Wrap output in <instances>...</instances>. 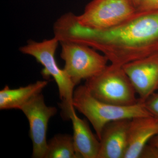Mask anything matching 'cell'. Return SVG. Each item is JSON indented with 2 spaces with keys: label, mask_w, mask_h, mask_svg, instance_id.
<instances>
[{
  "label": "cell",
  "mask_w": 158,
  "mask_h": 158,
  "mask_svg": "<svg viewBox=\"0 0 158 158\" xmlns=\"http://www.w3.org/2000/svg\"><path fill=\"white\" fill-rule=\"evenodd\" d=\"M62 41L85 44L100 51L111 64L123 65L158 53V9L138 10L113 27H83L72 15L62 23Z\"/></svg>",
  "instance_id": "1"
},
{
  "label": "cell",
  "mask_w": 158,
  "mask_h": 158,
  "mask_svg": "<svg viewBox=\"0 0 158 158\" xmlns=\"http://www.w3.org/2000/svg\"><path fill=\"white\" fill-rule=\"evenodd\" d=\"M73 104L75 109L90 122L99 140L104 128L111 122L152 116L144 106V103L140 101L130 106L107 103L92 96L85 85L79 86L74 90Z\"/></svg>",
  "instance_id": "2"
},
{
  "label": "cell",
  "mask_w": 158,
  "mask_h": 158,
  "mask_svg": "<svg viewBox=\"0 0 158 158\" xmlns=\"http://www.w3.org/2000/svg\"><path fill=\"white\" fill-rule=\"evenodd\" d=\"M59 43L58 40L54 37L41 42L30 40L19 50L23 54L34 57L44 66V76L53 78L59 88L62 118L69 119L70 113L75 109L73 100L76 85L64 69L59 68L57 64L55 55Z\"/></svg>",
  "instance_id": "3"
},
{
  "label": "cell",
  "mask_w": 158,
  "mask_h": 158,
  "mask_svg": "<svg viewBox=\"0 0 158 158\" xmlns=\"http://www.w3.org/2000/svg\"><path fill=\"white\" fill-rule=\"evenodd\" d=\"M85 85L92 96L107 103L130 106L139 101L131 80L120 65H107L98 74L86 80Z\"/></svg>",
  "instance_id": "4"
},
{
  "label": "cell",
  "mask_w": 158,
  "mask_h": 158,
  "mask_svg": "<svg viewBox=\"0 0 158 158\" xmlns=\"http://www.w3.org/2000/svg\"><path fill=\"white\" fill-rule=\"evenodd\" d=\"M60 44V56L65 62L63 69L76 85L98 74L108 65L107 58L90 47L74 42Z\"/></svg>",
  "instance_id": "5"
},
{
  "label": "cell",
  "mask_w": 158,
  "mask_h": 158,
  "mask_svg": "<svg viewBox=\"0 0 158 158\" xmlns=\"http://www.w3.org/2000/svg\"><path fill=\"white\" fill-rule=\"evenodd\" d=\"M136 11L132 0H92L77 19L83 27L104 30L117 25Z\"/></svg>",
  "instance_id": "6"
},
{
  "label": "cell",
  "mask_w": 158,
  "mask_h": 158,
  "mask_svg": "<svg viewBox=\"0 0 158 158\" xmlns=\"http://www.w3.org/2000/svg\"><path fill=\"white\" fill-rule=\"evenodd\" d=\"M20 110L29 123L30 136L33 143L32 157L45 158L48 122L51 117L56 114V108L47 106L44 97L40 93L24 105Z\"/></svg>",
  "instance_id": "7"
},
{
  "label": "cell",
  "mask_w": 158,
  "mask_h": 158,
  "mask_svg": "<svg viewBox=\"0 0 158 158\" xmlns=\"http://www.w3.org/2000/svg\"><path fill=\"white\" fill-rule=\"evenodd\" d=\"M123 68L144 102L158 90V53L130 62Z\"/></svg>",
  "instance_id": "8"
},
{
  "label": "cell",
  "mask_w": 158,
  "mask_h": 158,
  "mask_svg": "<svg viewBox=\"0 0 158 158\" xmlns=\"http://www.w3.org/2000/svg\"><path fill=\"white\" fill-rule=\"evenodd\" d=\"M131 119L115 120L104 128L98 158H124L127 148Z\"/></svg>",
  "instance_id": "9"
},
{
  "label": "cell",
  "mask_w": 158,
  "mask_h": 158,
  "mask_svg": "<svg viewBox=\"0 0 158 158\" xmlns=\"http://www.w3.org/2000/svg\"><path fill=\"white\" fill-rule=\"evenodd\" d=\"M158 134V120L154 116H139L131 119L124 158H139L144 146Z\"/></svg>",
  "instance_id": "10"
},
{
  "label": "cell",
  "mask_w": 158,
  "mask_h": 158,
  "mask_svg": "<svg viewBox=\"0 0 158 158\" xmlns=\"http://www.w3.org/2000/svg\"><path fill=\"white\" fill-rule=\"evenodd\" d=\"M73 109L69 119L72 123L74 144L80 158H98L100 142L94 135L88 122L79 118Z\"/></svg>",
  "instance_id": "11"
},
{
  "label": "cell",
  "mask_w": 158,
  "mask_h": 158,
  "mask_svg": "<svg viewBox=\"0 0 158 158\" xmlns=\"http://www.w3.org/2000/svg\"><path fill=\"white\" fill-rule=\"evenodd\" d=\"M48 84L47 81H37L16 89H11L6 85L0 91V109L20 110L31 99L41 93Z\"/></svg>",
  "instance_id": "12"
},
{
  "label": "cell",
  "mask_w": 158,
  "mask_h": 158,
  "mask_svg": "<svg viewBox=\"0 0 158 158\" xmlns=\"http://www.w3.org/2000/svg\"><path fill=\"white\" fill-rule=\"evenodd\" d=\"M45 158H80L77 153L72 136L59 134L48 142Z\"/></svg>",
  "instance_id": "13"
},
{
  "label": "cell",
  "mask_w": 158,
  "mask_h": 158,
  "mask_svg": "<svg viewBox=\"0 0 158 158\" xmlns=\"http://www.w3.org/2000/svg\"><path fill=\"white\" fill-rule=\"evenodd\" d=\"M143 103L148 111L158 120V92L152 94Z\"/></svg>",
  "instance_id": "14"
},
{
  "label": "cell",
  "mask_w": 158,
  "mask_h": 158,
  "mask_svg": "<svg viewBox=\"0 0 158 158\" xmlns=\"http://www.w3.org/2000/svg\"><path fill=\"white\" fill-rule=\"evenodd\" d=\"M139 158H158V148L149 144L144 146Z\"/></svg>",
  "instance_id": "15"
},
{
  "label": "cell",
  "mask_w": 158,
  "mask_h": 158,
  "mask_svg": "<svg viewBox=\"0 0 158 158\" xmlns=\"http://www.w3.org/2000/svg\"><path fill=\"white\" fill-rule=\"evenodd\" d=\"M158 9V0H141L137 7L138 10Z\"/></svg>",
  "instance_id": "16"
},
{
  "label": "cell",
  "mask_w": 158,
  "mask_h": 158,
  "mask_svg": "<svg viewBox=\"0 0 158 158\" xmlns=\"http://www.w3.org/2000/svg\"><path fill=\"white\" fill-rule=\"evenodd\" d=\"M149 144L158 148V134L151 139L149 141Z\"/></svg>",
  "instance_id": "17"
},
{
  "label": "cell",
  "mask_w": 158,
  "mask_h": 158,
  "mask_svg": "<svg viewBox=\"0 0 158 158\" xmlns=\"http://www.w3.org/2000/svg\"><path fill=\"white\" fill-rule=\"evenodd\" d=\"M132 1L133 3H134L135 6H136L137 8V7H138L140 2H141V0H132Z\"/></svg>",
  "instance_id": "18"
},
{
  "label": "cell",
  "mask_w": 158,
  "mask_h": 158,
  "mask_svg": "<svg viewBox=\"0 0 158 158\" xmlns=\"http://www.w3.org/2000/svg\"></svg>",
  "instance_id": "19"
}]
</instances>
